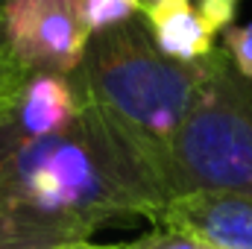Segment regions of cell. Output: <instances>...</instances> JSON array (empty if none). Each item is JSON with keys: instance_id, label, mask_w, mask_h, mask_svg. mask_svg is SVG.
Instances as JSON below:
<instances>
[{"instance_id": "obj_17", "label": "cell", "mask_w": 252, "mask_h": 249, "mask_svg": "<svg viewBox=\"0 0 252 249\" xmlns=\"http://www.w3.org/2000/svg\"><path fill=\"white\" fill-rule=\"evenodd\" d=\"M59 247H62V244H59ZM41 249H56V247H41Z\"/></svg>"}, {"instance_id": "obj_5", "label": "cell", "mask_w": 252, "mask_h": 249, "mask_svg": "<svg viewBox=\"0 0 252 249\" xmlns=\"http://www.w3.org/2000/svg\"><path fill=\"white\" fill-rule=\"evenodd\" d=\"M82 112V97L70 76L30 73L15 109L0 126V141H32L56 135L73 124Z\"/></svg>"}, {"instance_id": "obj_11", "label": "cell", "mask_w": 252, "mask_h": 249, "mask_svg": "<svg viewBox=\"0 0 252 249\" xmlns=\"http://www.w3.org/2000/svg\"><path fill=\"white\" fill-rule=\"evenodd\" d=\"M223 50L232 59L235 70L241 76L252 79V24H244V27H235L232 24L223 32Z\"/></svg>"}, {"instance_id": "obj_10", "label": "cell", "mask_w": 252, "mask_h": 249, "mask_svg": "<svg viewBox=\"0 0 252 249\" xmlns=\"http://www.w3.org/2000/svg\"><path fill=\"white\" fill-rule=\"evenodd\" d=\"M121 249H217V247L185 232V229H176V226H167V223H156L141 238H135L129 244H121Z\"/></svg>"}, {"instance_id": "obj_15", "label": "cell", "mask_w": 252, "mask_h": 249, "mask_svg": "<svg viewBox=\"0 0 252 249\" xmlns=\"http://www.w3.org/2000/svg\"><path fill=\"white\" fill-rule=\"evenodd\" d=\"M56 249H121V244H94V241H76V244H62Z\"/></svg>"}, {"instance_id": "obj_3", "label": "cell", "mask_w": 252, "mask_h": 249, "mask_svg": "<svg viewBox=\"0 0 252 249\" xmlns=\"http://www.w3.org/2000/svg\"><path fill=\"white\" fill-rule=\"evenodd\" d=\"M167 196H252V79L235 70L223 47L193 112L164 156Z\"/></svg>"}, {"instance_id": "obj_9", "label": "cell", "mask_w": 252, "mask_h": 249, "mask_svg": "<svg viewBox=\"0 0 252 249\" xmlns=\"http://www.w3.org/2000/svg\"><path fill=\"white\" fill-rule=\"evenodd\" d=\"M79 9V18L91 35L106 32L112 27H121L126 21L138 18V9L132 0H73Z\"/></svg>"}, {"instance_id": "obj_16", "label": "cell", "mask_w": 252, "mask_h": 249, "mask_svg": "<svg viewBox=\"0 0 252 249\" xmlns=\"http://www.w3.org/2000/svg\"><path fill=\"white\" fill-rule=\"evenodd\" d=\"M12 53H9V38H6V21H3V6H0V64L9 62Z\"/></svg>"}, {"instance_id": "obj_7", "label": "cell", "mask_w": 252, "mask_h": 249, "mask_svg": "<svg viewBox=\"0 0 252 249\" xmlns=\"http://www.w3.org/2000/svg\"><path fill=\"white\" fill-rule=\"evenodd\" d=\"M144 21L153 32L156 47L176 62H202L217 50L214 38L220 32L205 21V15L190 0H173L147 15Z\"/></svg>"}, {"instance_id": "obj_12", "label": "cell", "mask_w": 252, "mask_h": 249, "mask_svg": "<svg viewBox=\"0 0 252 249\" xmlns=\"http://www.w3.org/2000/svg\"><path fill=\"white\" fill-rule=\"evenodd\" d=\"M27 76H30V70L24 64H18L15 59L0 64V126L9 118V112L15 109V100H18Z\"/></svg>"}, {"instance_id": "obj_14", "label": "cell", "mask_w": 252, "mask_h": 249, "mask_svg": "<svg viewBox=\"0 0 252 249\" xmlns=\"http://www.w3.org/2000/svg\"><path fill=\"white\" fill-rule=\"evenodd\" d=\"M132 3H135L138 15L147 18V15H153L156 9H161V6H167V3H173V0H132Z\"/></svg>"}, {"instance_id": "obj_6", "label": "cell", "mask_w": 252, "mask_h": 249, "mask_svg": "<svg viewBox=\"0 0 252 249\" xmlns=\"http://www.w3.org/2000/svg\"><path fill=\"white\" fill-rule=\"evenodd\" d=\"M158 223L185 229L217 249H252V196L188 193L167 202Z\"/></svg>"}, {"instance_id": "obj_13", "label": "cell", "mask_w": 252, "mask_h": 249, "mask_svg": "<svg viewBox=\"0 0 252 249\" xmlns=\"http://www.w3.org/2000/svg\"><path fill=\"white\" fill-rule=\"evenodd\" d=\"M241 3H244V0H196V9H199V12L205 15V21L223 35V32L232 27V21H235Z\"/></svg>"}, {"instance_id": "obj_8", "label": "cell", "mask_w": 252, "mask_h": 249, "mask_svg": "<svg viewBox=\"0 0 252 249\" xmlns=\"http://www.w3.org/2000/svg\"><path fill=\"white\" fill-rule=\"evenodd\" d=\"M59 244H76V238L0 205V249H41Z\"/></svg>"}, {"instance_id": "obj_4", "label": "cell", "mask_w": 252, "mask_h": 249, "mask_svg": "<svg viewBox=\"0 0 252 249\" xmlns=\"http://www.w3.org/2000/svg\"><path fill=\"white\" fill-rule=\"evenodd\" d=\"M9 53L30 73L73 76L85 59L91 32L73 0H6Z\"/></svg>"}, {"instance_id": "obj_2", "label": "cell", "mask_w": 252, "mask_h": 249, "mask_svg": "<svg viewBox=\"0 0 252 249\" xmlns=\"http://www.w3.org/2000/svg\"><path fill=\"white\" fill-rule=\"evenodd\" d=\"M214 53L202 62H176L164 56L147 21L138 15L91 35L85 59L70 79L79 97L129 141L164 182L167 147L208 85Z\"/></svg>"}, {"instance_id": "obj_18", "label": "cell", "mask_w": 252, "mask_h": 249, "mask_svg": "<svg viewBox=\"0 0 252 249\" xmlns=\"http://www.w3.org/2000/svg\"><path fill=\"white\" fill-rule=\"evenodd\" d=\"M3 3H6V0H0V6H3Z\"/></svg>"}, {"instance_id": "obj_1", "label": "cell", "mask_w": 252, "mask_h": 249, "mask_svg": "<svg viewBox=\"0 0 252 249\" xmlns=\"http://www.w3.org/2000/svg\"><path fill=\"white\" fill-rule=\"evenodd\" d=\"M167 202L158 170L85 100L56 135L0 141V205L76 241L132 220L158 223Z\"/></svg>"}]
</instances>
